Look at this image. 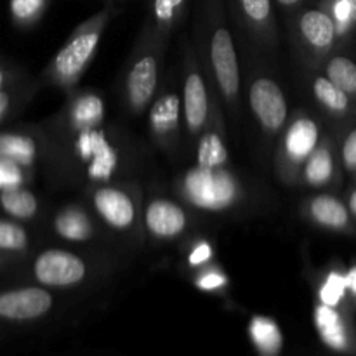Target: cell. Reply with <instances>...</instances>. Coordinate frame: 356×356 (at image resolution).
<instances>
[{"label": "cell", "mask_w": 356, "mask_h": 356, "mask_svg": "<svg viewBox=\"0 0 356 356\" xmlns=\"http://www.w3.org/2000/svg\"><path fill=\"white\" fill-rule=\"evenodd\" d=\"M56 149L70 174L86 183L110 184L125 169V146L106 125V104L96 90H72L56 122Z\"/></svg>", "instance_id": "1"}, {"label": "cell", "mask_w": 356, "mask_h": 356, "mask_svg": "<svg viewBox=\"0 0 356 356\" xmlns=\"http://www.w3.org/2000/svg\"><path fill=\"white\" fill-rule=\"evenodd\" d=\"M202 23L207 31V52L211 73L214 76L219 96L232 111L238 110L240 101V65L235 42L226 23L222 0H200Z\"/></svg>", "instance_id": "2"}, {"label": "cell", "mask_w": 356, "mask_h": 356, "mask_svg": "<svg viewBox=\"0 0 356 356\" xmlns=\"http://www.w3.org/2000/svg\"><path fill=\"white\" fill-rule=\"evenodd\" d=\"M115 16V9L111 6L103 7L99 13L90 16L83 23H80L68 40L54 54L45 70V79L54 87L72 92L92 63L97 49H99L101 37L106 30L108 23Z\"/></svg>", "instance_id": "3"}, {"label": "cell", "mask_w": 356, "mask_h": 356, "mask_svg": "<svg viewBox=\"0 0 356 356\" xmlns=\"http://www.w3.org/2000/svg\"><path fill=\"white\" fill-rule=\"evenodd\" d=\"M165 42L167 38L155 33L152 28H143L122 82V99L129 113H145L159 94L160 66Z\"/></svg>", "instance_id": "4"}, {"label": "cell", "mask_w": 356, "mask_h": 356, "mask_svg": "<svg viewBox=\"0 0 356 356\" xmlns=\"http://www.w3.org/2000/svg\"><path fill=\"white\" fill-rule=\"evenodd\" d=\"M177 193L193 207L207 212H225L242 200V186L228 169H204L193 165L177 181Z\"/></svg>", "instance_id": "5"}, {"label": "cell", "mask_w": 356, "mask_h": 356, "mask_svg": "<svg viewBox=\"0 0 356 356\" xmlns=\"http://www.w3.org/2000/svg\"><path fill=\"white\" fill-rule=\"evenodd\" d=\"M322 143V127L313 117L298 113L280 134L277 149V172L284 183H298L309 156Z\"/></svg>", "instance_id": "6"}, {"label": "cell", "mask_w": 356, "mask_h": 356, "mask_svg": "<svg viewBox=\"0 0 356 356\" xmlns=\"http://www.w3.org/2000/svg\"><path fill=\"white\" fill-rule=\"evenodd\" d=\"M90 205L101 222L117 233H131L141 221L138 191L124 184H99L90 191Z\"/></svg>", "instance_id": "7"}, {"label": "cell", "mask_w": 356, "mask_h": 356, "mask_svg": "<svg viewBox=\"0 0 356 356\" xmlns=\"http://www.w3.org/2000/svg\"><path fill=\"white\" fill-rule=\"evenodd\" d=\"M212 106H214V99L209 92L200 63L190 45L186 44L183 66V111L184 127L191 139L200 138L204 129L207 127Z\"/></svg>", "instance_id": "8"}, {"label": "cell", "mask_w": 356, "mask_h": 356, "mask_svg": "<svg viewBox=\"0 0 356 356\" xmlns=\"http://www.w3.org/2000/svg\"><path fill=\"white\" fill-rule=\"evenodd\" d=\"M249 106L268 138L282 134L289 124V103L280 83L270 75L254 76L249 86Z\"/></svg>", "instance_id": "9"}, {"label": "cell", "mask_w": 356, "mask_h": 356, "mask_svg": "<svg viewBox=\"0 0 356 356\" xmlns=\"http://www.w3.org/2000/svg\"><path fill=\"white\" fill-rule=\"evenodd\" d=\"M31 273L42 287L72 289L87 280L89 264L72 250L45 249L33 259Z\"/></svg>", "instance_id": "10"}, {"label": "cell", "mask_w": 356, "mask_h": 356, "mask_svg": "<svg viewBox=\"0 0 356 356\" xmlns=\"http://www.w3.org/2000/svg\"><path fill=\"white\" fill-rule=\"evenodd\" d=\"M294 30L302 51L315 63L327 58L339 40L336 23L323 6L299 10L296 14Z\"/></svg>", "instance_id": "11"}, {"label": "cell", "mask_w": 356, "mask_h": 356, "mask_svg": "<svg viewBox=\"0 0 356 356\" xmlns=\"http://www.w3.org/2000/svg\"><path fill=\"white\" fill-rule=\"evenodd\" d=\"M181 120L184 122L181 96L172 87H163L148 108V129L153 141L165 152H170L179 139Z\"/></svg>", "instance_id": "12"}, {"label": "cell", "mask_w": 356, "mask_h": 356, "mask_svg": "<svg viewBox=\"0 0 356 356\" xmlns=\"http://www.w3.org/2000/svg\"><path fill=\"white\" fill-rule=\"evenodd\" d=\"M54 306V298L47 289L16 287L0 296V316L9 322H30L47 315Z\"/></svg>", "instance_id": "13"}, {"label": "cell", "mask_w": 356, "mask_h": 356, "mask_svg": "<svg viewBox=\"0 0 356 356\" xmlns=\"http://www.w3.org/2000/svg\"><path fill=\"white\" fill-rule=\"evenodd\" d=\"M143 222L149 236L156 240H174L188 228L186 211L177 202L165 197H153L146 202L143 211Z\"/></svg>", "instance_id": "14"}, {"label": "cell", "mask_w": 356, "mask_h": 356, "mask_svg": "<svg viewBox=\"0 0 356 356\" xmlns=\"http://www.w3.org/2000/svg\"><path fill=\"white\" fill-rule=\"evenodd\" d=\"M305 216L308 221L327 232L356 235V219L348 209V204L329 193L313 195L305 202Z\"/></svg>", "instance_id": "15"}, {"label": "cell", "mask_w": 356, "mask_h": 356, "mask_svg": "<svg viewBox=\"0 0 356 356\" xmlns=\"http://www.w3.org/2000/svg\"><path fill=\"white\" fill-rule=\"evenodd\" d=\"M229 153L225 141V125H222L221 108L214 99L211 120L207 127L197 139V153H195V165L204 169H222L228 167Z\"/></svg>", "instance_id": "16"}, {"label": "cell", "mask_w": 356, "mask_h": 356, "mask_svg": "<svg viewBox=\"0 0 356 356\" xmlns=\"http://www.w3.org/2000/svg\"><path fill=\"white\" fill-rule=\"evenodd\" d=\"M236 17L263 45L277 44L273 0H232Z\"/></svg>", "instance_id": "17"}, {"label": "cell", "mask_w": 356, "mask_h": 356, "mask_svg": "<svg viewBox=\"0 0 356 356\" xmlns=\"http://www.w3.org/2000/svg\"><path fill=\"white\" fill-rule=\"evenodd\" d=\"M52 232L59 238L72 243H86L96 235V226L90 216L80 205H66L56 212L52 219Z\"/></svg>", "instance_id": "18"}, {"label": "cell", "mask_w": 356, "mask_h": 356, "mask_svg": "<svg viewBox=\"0 0 356 356\" xmlns=\"http://www.w3.org/2000/svg\"><path fill=\"white\" fill-rule=\"evenodd\" d=\"M42 136L28 131H3L0 136V156L17 162L19 165L33 170L44 152Z\"/></svg>", "instance_id": "19"}, {"label": "cell", "mask_w": 356, "mask_h": 356, "mask_svg": "<svg viewBox=\"0 0 356 356\" xmlns=\"http://www.w3.org/2000/svg\"><path fill=\"white\" fill-rule=\"evenodd\" d=\"M337 174V162H336V153H334L332 139L325 138L322 139L318 148L315 149L308 162L305 163L301 170L299 181L306 184L308 188L318 190V188L329 186Z\"/></svg>", "instance_id": "20"}, {"label": "cell", "mask_w": 356, "mask_h": 356, "mask_svg": "<svg viewBox=\"0 0 356 356\" xmlns=\"http://www.w3.org/2000/svg\"><path fill=\"white\" fill-rule=\"evenodd\" d=\"M315 325L327 346L336 351L350 350V329H348V323L341 315L339 308H332V306H325L320 302L315 309Z\"/></svg>", "instance_id": "21"}, {"label": "cell", "mask_w": 356, "mask_h": 356, "mask_svg": "<svg viewBox=\"0 0 356 356\" xmlns=\"http://www.w3.org/2000/svg\"><path fill=\"white\" fill-rule=\"evenodd\" d=\"M188 3L190 0H148V17L145 26L169 38L186 14Z\"/></svg>", "instance_id": "22"}, {"label": "cell", "mask_w": 356, "mask_h": 356, "mask_svg": "<svg viewBox=\"0 0 356 356\" xmlns=\"http://www.w3.org/2000/svg\"><path fill=\"white\" fill-rule=\"evenodd\" d=\"M313 96L316 103L329 115L336 118H343L353 111V97L348 96L341 87H337L327 75H315L312 82Z\"/></svg>", "instance_id": "23"}, {"label": "cell", "mask_w": 356, "mask_h": 356, "mask_svg": "<svg viewBox=\"0 0 356 356\" xmlns=\"http://www.w3.org/2000/svg\"><path fill=\"white\" fill-rule=\"evenodd\" d=\"M0 204L3 214L16 221H31L40 212V202L37 195L28 188H14V190H0Z\"/></svg>", "instance_id": "24"}, {"label": "cell", "mask_w": 356, "mask_h": 356, "mask_svg": "<svg viewBox=\"0 0 356 356\" xmlns=\"http://www.w3.org/2000/svg\"><path fill=\"white\" fill-rule=\"evenodd\" d=\"M249 336L263 355H277L282 348L280 327L268 316H254L249 323Z\"/></svg>", "instance_id": "25"}, {"label": "cell", "mask_w": 356, "mask_h": 356, "mask_svg": "<svg viewBox=\"0 0 356 356\" xmlns=\"http://www.w3.org/2000/svg\"><path fill=\"white\" fill-rule=\"evenodd\" d=\"M346 299L350 301L346 270H343L341 266H332L320 280L318 301L325 306L339 308Z\"/></svg>", "instance_id": "26"}, {"label": "cell", "mask_w": 356, "mask_h": 356, "mask_svg": "<svg viewBox=\"0 0 356 356\" xmlns=\"http://www.w3.org/2000/svg\"><path fill=\"white\" fill-rule=\"evenodd\" d=\"M325 75L344 90L348 96L356 99V63L343 54L329 56L325 61Z\"/></svg>", "instance_id": "27"}, {"label": "cell", "mask_w": 356, "mask_h": 356, "mask_svg": "<svg viewBox=\"0 0 356 356\" xmlns=\"http://www.w3.org/2000/svg\"><path fill=\"white\" fill-rule=\"evenodd\" d=\"M28 247H30V238L24 226H21L16 219L3 216L0 221V250L3 256H21L26 252Z\"/></svg>", "instance_id": "28"}, {"label": "cell", "mask_w": 356, "mask_h": 356, "mask_svg": "<svg viewBox=\"0 0 356 356\" xmlns=\"http://www.w3.org/2000/svg\"><path fill=\"white\" fill-rule=\"evenodd\" d=\"M51 2L52 0H9V14L13 24L23 30L35 26L42 19Z\"/></svg>", "instance_id": "29"}, {"label": "cell", "mask_w": 356, "mask_h": 356, "mask_svg": "<svg viewBox=\"0 0 356 356\" xmlns=\"http://www.w3.org/2000/svg\"><path fill=\"white\" fill-rule=\"evenodd\" d=\"M31 181V170L17 162L0 156V190L26 188Z\"/></svg>", "instance_id": "30"}, {"label": "cell", "mask_w": 356, "mask_h": 356, "mask_svg": "<svg viewBox=\"0 0 356 356\" xmlns=\"http://www.w3.org/2000/svg\"><path fill=\"white\" fill-rule=\"evenodd\" d=\"M320 6L325 7V9L330 13V16H332L334 23H336L337 37H339V40L341 38L344 40V38L350 37V35L353 33L356 24L346 0H323Z\"/></svg>", "instance_id": "31"}, {"label": "cell", "mask_w": 356, "mask_h": 356, "mask_svg": "<svg viewBox=\"0 0 356 356\" xmlns=\"http://www.w3.org/2000/svg\"><path fill=\"white\" fill-rule=\"evenodd\" d=\"M341 165L351 176H356V125L346 132L341 143Z\"/></svg>", "instance_id": "32"}, {"label": "cell", "mask_w": 356, "mask_h": 356, "mask_svg": "<svg viewBox=\"0 0 356 356\" xmlns=\"http://www.w3.org/2000/svg\"><path fill=\"white\" fill-rule=\"evenodd\" d=\"M226 284H228V277H226L222 271L216 270V268L202 270L200 273L195 277V285H197L200 291H205V292L219 291V289L226 287Z\"/></svg>", "instance_id": "33"}, {"label": "cell", "mask_w": 356, "mask_h": 356, "mask_svg": "<svg viewBox=\"0 0 356 356\" xmlns=\"http://www.w3.org/2000/svg\"><path fill=\"white\" fill-rule=\"evenodd\" d=\"M212 254H214V249H212L211 243L197 242L188 252V264L191 268H202L212 259Z\"/></svg>", "instance_id": "34"}, {"label": "cell", "mask_w": 356, "mask_h": 356, "mask_svg": "<svg viewBox=\"0 0 356 356\" xmlns=\"http://www.w3.org/2000/svg\"><path fill=\"white\" fill-rule=\"evenodd\" d=\"M346 278H348V296H350V301L356 305V263L351 264L346 270Z\"/></svg>", "instance_id": "35"}, {"label": "cell", "mask_w": 356, "mask_h": 356, "mask_svg": "<svg viewBox=\"0 0 356 356\" xmlns=\"http://www.w3.org/2000/svg\"><path fill=\"white\" fill-rule=\"evenodd\" d=\"M285 13H298L305 0H275Z\"/></svg>", "instance_id": "36"}, {"label": "cell", "mask_w": 356, "mask_h": 356, "mask_svg": "<svg viewBox=\"0 0 356 356\" xmlns=\"http://www.w3.org/2000/svg\"><path fill=\"white\" fill-rule=\"evenodd\" d=\"M346 204H348V209H350V212L353 214V218L356 219V188L350 190V193H348V198H346Z\"/></svg>", "instance_id": "37"}, {"label": "cell", "mask_w": 356, "mask_h": 356, "mask_svg": "<svg viewBox=\"0 0 356 356\" xmlns=\"http://www.w3.org/2000/svg\"><path fill=\"white\" fill-rule=\"evenodd\" d=\"M348 6H350L351 9V14H353V19H355V24H356V0H346Z\"/></svg>", "instance_id": "38"}]
</instances>
